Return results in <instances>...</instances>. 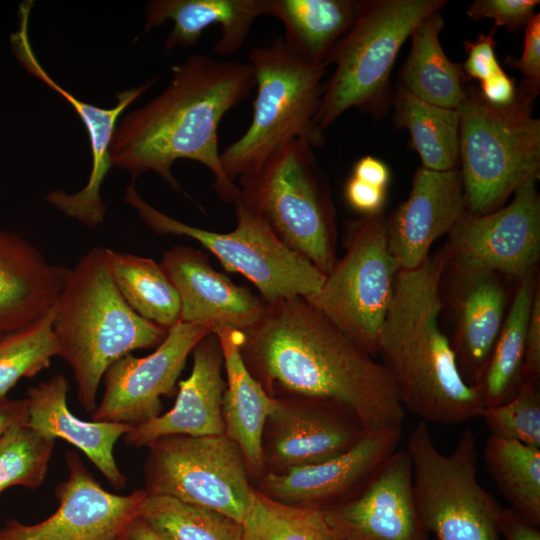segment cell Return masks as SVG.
<instances>
[{
    "label": "cell",
    "instance_id": "6da1fadb",
    "mask_svg": "<svg viewBox=\"0 0 540 540\" xmlns=\"http://www.w3.org/2000/svg\"><path fill=\"white\" fill-rule=\"evenodd\" d=\"M240 352L274 398L338 403L352 410L367 432L403 423L405 410L381 363L304 297L267 303L262 319L242 331Z\"/></svg>",
    "mask_w": 540,
    "mask_h": 540
},
{
    "label": "cell",
    "instance_id": "7a4b0ae2",
    "mask_svg": "<svg viewBox=\"0 0 540 540\" xmlns=\"http://www.w3.org/2000/svg\"><path fill=\"white\" fill-rule=\"evenodd\" d=\"M256 85L249 63L191 54L172 67L167 87L122 118L110 145V163L128 171L133 181L146 171L182 190L172 174L176 160L207 167L219 198L234 203L239 188L225 174L218 147L224 115L247 99Z\"/></svg>",
    "mask_w": 540,
    "mask_h": 540
},
{
    "label": "cell",
    "instance_id": "3957f363",
    "mask_svg": "<svg viewBox=\"0 0 540 540\" xmlns=\"http://www.w3.org/2000/svg\"><path fill=\"white\" fill-rule=\"evenodd\" d=\"M448 263L445 245L416 269L397 273L377 354L404 410L449 426L479 417L484 407L439 326L440 281Z\"/></svg>",
    "mask_w": 540,
    "mask_h": 540
},
{
    "label": "cell",
    "instance_id": "277c9868",
    "mask_svg": "<svg viewBox=\"0 0 540 540\" xmlns=\"http://www.w3.org/2000/svg\"><path fill=\"white\" fill-rule=\"evenodd\" d=\"M53 331L58 356L73 371L77 399L91 413L108 367L132 351L157 347L168 332L125 302L102 247L90 250L69 270L55 304Z\"/></svg>",
    "mask_w": 540,
    "mask_h": 540
},
{
    "label": "cell",
    "instance_id": "5b68a950",
    "mask_svg": "<svg viewBox=\"0 0 540 540\" xmlns=\"http://www.w3.org/2000/svg\"><path fill=\"white\" fill-rule=\"evenodd\" d=\"M539 86L526 82L512 103L495 106L465 89L459 113V162L467 211L500 208L522 184L540 177V119L532 115Z\"/></svg>",
    "mask_w": 540,
    "mask_h": 540
},
{
    "label": "cell",
    "instance_id": "8992f818",
    "mask_svg": "<svg viewBox=\"0 0 540 540\" xmlns=\"http://www.w3.org/2000/svg\"><path fill=\"white\" fill-rule=\"evenodd\" d=\"M254 72L256 98L245 133L220 154L223 170L234 181L259 167L293 140L318 148L324 143L316 125L326 68L317 66L277 37L253 49L248 62Z\"/></svg>",
    "mask_w": 540,
    "mask_h": 540
},
{
    "label": "cell",
    "instance_id": "52a82bcc",
    "mask_svg": "<svg viewBox=\"0 0 540 540\" xmlns=\"http://www.w3.org/2000/svg\"><path fill=\"white\" fill-rule=\"evenodd\" d=\"M238 180L235 201L326 276L336 262L335 211L313 147L290 141Z\"/></svg>",
    "mask_w": 540,
    "mask_h": 540
},
{
    "label": "cell",
    "instance_id": "ba28073f",
    "mask_svg": "<svg viewBox=\"0 0 540 540\" xmlns=\"http://www.w3.org/2000/svg\"><path fill=\"white\" fill-rule=\"evenodd\" d=\"M446 3L360 1L353 25L330 57L329 65L335 68L325 83L317 127L323 132L352 108L375 117L385 115L392 101L390 75L402 45L422 20Z\"/></svg>",
    "mask_w": 540,
    "mask_h": 540
},
{
    "label": "cell",
    "instance_id": "9c48e42d",
    "mask_svg": "<svg viewBox=\"0 0 540 540\" xmlns=\"http://www.w3.org/2000/svg\"><path fill=\"white\" fill-rule=\"evenodd\" d=\"M412 488L422 524L437 540H502L501 505L478 482L476 438L465 429L452 451L441 453L425 421L409 436Z\"/></svg>",
    "mask_w": 540,
    "mask_h": 540
},
{
    "label": "cell",
    "instance_id": "30bf717a",
    "mask_svg": "<svg viewBox=\"0 0 540 540\" xmlns=\"http://www.w3.org/2000/svg\"><path fill=\"white\" fill-rule=\"evenodd\" d=\"M124 198L144 223L158 234L187 236L213 253L223 267L250 280L266 303L294 296L308 297L322 287L325 275L310 261L286 247L261 218L234 202L237 225L228 233L194 227L146 202L134 181Z\"/></svg>",
    "mask_w": 540,
    "mask_h": 540
},
{
    "label": "cell",
    "instance_id": "8fae6325",
    "mask_svg": "<svg viewBox=\"0 0 540 540\" xmlns=\"http://www.w3.org/2000/svg\"><path fill=\"white\" fill-rule=\"evenodd\" d=\"M345 244V255L320 290L304 298L373 356L400 271L388 247L383 214L349 221Z\"/></svg>",
    "mask_w": 540,
    "mask_h": 540
},
{
    "label": "cell",
    "instance_id": "7c38bea8",
    "mask_svg": "<svg viewBox=\"0 0 540 540\" xmlns=\"http://www.w3.org/2000/svg\"><path fill=\"white\" fill-rule=\"evenodd\" d=\"M147 448L143 466L147 495L215 510L242 524L255 487L240 448L226 434L165 436Z\"/></svg>",
    "mask_w": 540,
    "mask_h": 540
},
{
    "label": "cell",
    "instance_id": "4fadbf2b",
    "mask_svg": "<svg viewBox=\"0 0 540 540\" xmlns=\"http://www.w3.org/2000/svg\"><path fill=\"white\" fill-rule=\"evenodd\" d=\"M536 180L514 192L493 212L466 211L449 233L446 247L455 266L521 280L534 272L540 255V198Z\"/></svg>",
    "mask_w": 540,
    "mask_h": 540
},
{
    "label": "cell",
    "instance_id": "5bb4252c",
    "mask_svg": "<svg viewBox=\"0 0 540 540\" xmlns=\"http://www.w3.org/2000/svg\"><path fill=\"white\" fill-rule=\"evenodd\" d=\"M67 478L55 488L58 507L46 519L26 524L7 519L0 540H118L122 530L139 516L147 496L144 489L127 495L105 490L69 450L65 454Z\"/></svg>",
    "mask_w": 540,
    "mask_h": 540
},
{
    "label": "cell",
    "instance_id": "9a60e30c",
    "mask_svg": "<svg viewBox=\"0 0 540 540\" xmlns=\"http://www.w3.org/2000/svg\"><path fill=\"white\" fill-rule=\"evenodd\" d=\"M33 2L21 3L18 11V27L10 35L12 51L25 70L61 95L81 119L89 137L92 169L83 189L76 193H66L56 189L50 191L45 201L70 218H74L88 228L98 227L104 220L106 205L101 199V186L109 172L110 145L120 115L136 99L149 90L158 80L154 77L136 87L117 94V103L106 109L84 102L58 84L43 68L36 57L29 38V18Z\"/></svg>",
    "mask_w": 540,
    "mask_h": 540
},
{
    "label": "cell",
    "instance_id": "2e32d148",
    "mask_svg": "<svg viewBox=\"0 0 540 540\" xmlns=\"http://www.w3.org/2000/svg\"><path fill=\"white\" fill-rule=\"evenodd\" d=\"M211 333L209 327L179 321L149 355L115 361L104 373V393L91 419L136 426L160 415L161 397L174 395L188 355Z\"/></svg>",
    "mask_w": 540,
    "mask_h": 540
},
{
    "label": "cell",
    "instance_id": "e0dca14e",
    "mask_svg": "<svg viewBox=\"0 0 540 540\" xmlns=\"http://www.w3.org/2000/svg\"><path fill=\"white\" fill-rule=\"evenodd\" d=\"M276 399L262 439L266 472L282 473L329 460L351 449L367 433L356 414L338 403L304 397Z\"/></svg>",
    "mask_w": 540,
    "mask_h": 540
},
{
    "label": "cell",
    "instance_id": "ac0fdd59",
    "mask_svg": "<svg viewBox=\"0 0 540 540\" xmlns=\"http://www.w3.org/2000/svg\"><path fill=\"white\" fill-rule=\"evenodd\" d=\"M322 511L336 540H428L405 449H397L354 496Z\"/></svg>",
    "mask_w": 540,
    "mask_h": 540
},
{
    "label": "cell",
    "instance_id": "d6986e66",
    "mask_svg": "<svg viewBox=\"0 0 540 540\" xmlns=\"http://www.w3.org/2000/svg\"><path fill=\"white\" fill-rule=\"evenodd\" d=\"M402 425L367 432L351 449L329 460L266 472L258 491L284 504L324 510L358 493L397 450Z\"/></svg>",
    "mask_w": 540,
    "mask_h": 540
},
{
    "label": "cell",
    "instance_id": "ffe728a7",
    "mask_svg": "<svg viewBox=\"0 0 540 540\" xmlns=\"http://www.w3.org/2000/svg\"><path fill=\"white\" fill-rule=\"evenodd\" d=\"M180 299V320L209 327L244 331L264 316L267 303L247 287L216 271L207 254L186 246L163 253L160 262Z\"/></svg>",
    "mask_w": 540,
    "mask_h": 540
},
{
    "label": "cell",
    "instance_id": "44dd1931",
    "mask_svg": "<svg viewBox=\"0 0 540 540\" xmlns=\"http://www.w3.org/2000/svg\"><path fill=\"white\" fill-rule=\"evenodd\" d=\"M466 211L457 167L446 171L418 168L408 199L386 219L388 247L399 269L422 265L434 241L449 234Z\"/></svg>",
    "mask_w": 540,
    "mask_h": 540
},
{
    "label": "cell",
    "instance_id": "7402d4cb",
    "mask_svg": "<svg viewBox=\"0 0 540 540\" xmlns=\"http://www.w3.org/2000/svg\"><path fill=\"white\" fill-rule=\"evenodd\" d=\"M189 377L178 383L173 407L140 423L124 436L133 448L147 447L171 435L212 436L225 434L222 401L226 381L222 377L223 354L215 333L205 336L192 350Z\"/></svg>",
    "mask_w": 540,
    "mask_h": 540
},
{
    "label": "cell",
    "instance_id": "603a6c76",
    "mask_svg": "<svg viewBox=\"0 0 540 540\" xmlns=\"http://www.w3.org/2000/svg\"><path fill=\"white\" fill-rule=\"evenodd\" d=\"M70 385L56 374L26 393V424L51 439H63L79 449L101 472L112 487L122 490L126 476L114 458V446L133 426L124 423L85 421L74 415L67 404Z\"/></svg>",
    "mask_w": 540,
    "mask_h": 540
},
{
    "label": "cell",
    "instance_id": "cb8c5ba5",
    "mask_svg": "<svg viewBox=\"0 0 540 540\" xmlns=\"http://www.w3.org/2000/svg\"><path fill=\"white\" fill-rule=\"evenodd\" d=\"M69 270L49 263L20 235L0 230V337L43 317L57 302Z\"/></svg>",
    "mask_w": 540,
    "mask_h": 540
},
{
    "label": "cell",
    "instance_id": "d4e9b609",
    "mask_svg": "<svg viewBox=\"0 0 540 540\" xmlns=\"http://www.w3.org/2000/svg\"><path fill=\"white\" fill-rule=\"evenodd\" d=\"M268 0H152L145 8L143 31L173 22L164 49L195 46L204 30L218 25L220 39L213 47L217 56L238 52L256 19L267 14Z\"/></svg>",
    "mask_w": 540,
    "mask_h": 540
},
{
    "label": "cell",
    "instance_id": "484cf974",
    "mask_svg": "<svg viewBox=\"0 0 540 540\" xmlns=\"http://www.w3.org/2000/svg\"><path fill=\"white\" fill-rule=\"evenodd\" d=\"M457 272V330L451 344L463 378L473 386L500 333L507 297L497 274L458 266Z\"/></svg>",
    "mask_w": 540,
    "mask_h": 540
},
{
    "label": "cell",
    "instance_id": "4316f807",
    "mask_svg": "<svg viewBox=\"0 0 540 540\" xmlns=\"http://www.w3.org/2000/svg\"><path fill=\"white\" fill-rule=\"evenodd\" d=\"M226 374L222 417L227 437L240 448L250 476L265 474L262 439L277 399L269 395L247 369L241 352L242 331L218 329Z\"/></svg>",
    "mask_w": 540,
    "mask_h": 540
},
{
    "label": "cell",
    "instance_id": "83f0119b",
    "mask_svg": "<svg viewBox=\"0 0 540 540\" xmlns=\"http://www.w3.org/2000/svg\"><path fill=\"white\" fill-rule=\"evenodd\" d=\"M360 1L268 0L266 16L281 21L284 41L310 63L326 68L353 25Z\"/></svg>",
    "mask_w": 540,
    "mask_h": 540
},
{
    "label": "cell",
    "instance_id": "f1b7e54d",
    "mask_svg": "<svg viewBox=\"0 0 540 540\" xmlns=\"http://www.w3.org/2000/svg\"><path fill=\"white\" fill-rule=\"evenodd\" d=\"M441 10L422 20L411 33V48L399 73V86L431 104L457 109L466 93L462 66L446 56L439 35Z\"/></svg>",
    "mask_w": 540,
    "mask_h": 540
},
{
    "label": "cell",
    "instance_id": "f546056e",
    "mask_svg": "<svg viewBox=\"0 0 540 540\" xmlns=\"http://www.w3.org/2000/svg\"><path fill=\"white\" fill-rule=\"evenodd\" d=\"M537 287L534 272L520 280L487 363L473 385L483 407L507 401L523 381L526 329Z\"/></svg>",
    "mask_w": 540,
    "mask_h": 540
},
{
    "label": "cell",
    "instance_id": "4dcf8cb0",
    "mask_svg": "<svg viewBox=\"0 0 540 540\" xmlns=\"http://www.w3.org/2000/svg\"><path fill=\"white\" fill-rule=\"evenodd\" d=\"M393 121L407 129L422 167L434 171L456 168L459 163V113L457 109L426 102L397 85L392 95Z\"/></svg>",
    "mask_w": 540,
    "mask_h": 540
},
{
    "label": "cell",
    "instance_id": "1f68e13d",
    "mask_svg": "<svg viewBox=\"0 0 540 540\" xmlns=\"http://www.w3.org/2000/svg\"><path fill=\"white\" fill-rule=\"evenodd\" d=\"M106 258L116 288L134 312L166 330L179 322L180 299L160 263L108 248Z\"/></svg>",
    "mask_w": 540,
    "mask_h": 540
},
{
    "label": "cell",
    "instance_id": "d6a6232c",
    "mask_svg": "<svg viewBox=\"0 0 540 540\" xmlns=\"http://www.w3.org/2000/svg\"><path fill=\"white\" fill-rule=\"evenodd\" d=\"M488 473L517 515L540 526V449L489 435L484 447Z\"/></svg>",
    "mask_w": 540,
    "mask_h": 540
},
{
    "label": "cell",
    "instance_id": "836d02e7",
    "mask_svg": "<svg viewBox=\"0 0 540 540\" xmlns=\"http://www.w3.org/2000/svg\"><path fill=\"white\" fill-rule=\"evenodd\" d=\"M162 540H241L242 524L169 496L147 495L139 516Z\"/></svg>",
    "mask_w": 540,
    "mask_h": 540
},
{
    "label": "cell",
    "instance_id": "e575fe53",
    "mask_svg": "<svg viewBox=\"0 0 540 540\" xmlns=\"http://www.w3.org/2000/svg\"><path fill=\"white\" fill-rule=\"evenodd\" d=\"M241 540H336L320 509L276 501L255 488Z\"/></svg>",
    "mask_w": 540,
    "mask_h": 540
},
{
    "label": "cell",
    "instance_id": "d590c367",
    "mask_svg": "<svg viewBox=\"0 0 540 540\" xmlns=\"http://www.w3.org/2000/svg\"><path fill=\"white\" fill-rule=\"evenodd\" d=\"M54 317L55 305L35 323L0 337V400L21 378L34 377L58 356Z\"/></svg>",
    "mask_w": 540,
    "mask_h": 540
},
{
    "label": "cell",
    "instance_id": "8d00e7d4",
    "mask_svg": "<svg viewBox=\"0 0 540 540\" xmlns=\"http://www.w3.org/2000/svg\"><path fill=\"white\" fill-rule=\"evenodd\" d=\"M56 440L20 421L0 437V495L21 486L36 490L45 481Z\"/></svg>",
    "mask_w": 540,
    "mask_h": 540
},
{
    "label": "cell",
    "instance_id": "74e56055",
    "mask_svg": "<svg viewBox=\"0 0 540 540\" xmlns=\"http://www.w3.org/2000/svg\"><path fill=\"white\" fill-rule=\"evenodd\" d=\"M490 435L540 449L539 378H523L507 401L484 407L480 416Z\"/></svg>",
    "mask_w": 540,
    "mask_h": 540
},
{
    "label": "cell",
    "instance_id": "f35d334b",
    "mask_svg": "<svg viewBox=\"0 0 540 540\" xmlns=\"http://www.w3.org/2000/svg\"><path fill=\"white\" fill-rule=\"evenodd\" d=\"M538 0H475L471 2L466 14L472 20L488 18L496 27H505L509 31L524 29L535 14Z\"/></svg>",
    "mask_w": 540,
    "mask_h": 540
},
{
    "label": "cell",
    "instance_id": "ab89813d",
    "mask_svg": "<svg viewBox=\"0 0 540 540\" xmlns=\"http://www.w3.org/2000/svg\"><path fill=\"white\" fill-rule=\"evenodd\" d=\"M494 30L489 34L478 35L475 41L464 42L467 58L461 66L465 80L482 82L502 70L495 54Z\"/></svg>",
    "mask_w": 540,
    "mask_h": 540
},
{
    "label": "cell",
    "instance_id": "60d3db41",
    "mask_svg": "<svg viewBox=\"0 0 540 540\" xmlns=\"http://www.w3.org/2000/svg\"><path fill=\"white\" fill-rule=\"evenodd\" d=\"M506 63L523 74L524 82L540 86V13H535L524 28L522 55L508 57Z\"/></svg>",
    "mask_w": 540,
    "mask_h": 540
},
{
    "label": "cell",
    "instance_id": "b9f144b4",
    "mask_svg": "<svg viewBox=\"0 0 540 540\" xmlns=\"http://www.w3.org/2000/svg\"><path fill=\"white\" fill-rule=\"evenodd\" d=\"M345 198L351 208L362 216L382 214L386 189L363 182L351 176L345 184Z\"/></svg>",
    "mask_w": 540,
    "mask_h": 540
},
{
    "label": "cell",
    "instance_id": "7bdbcfd3",
    "mask_svg": "<svg viewBox=\"0 0 540 540\" xmlns=\"http://www.w3.org/2000/svg\"><path fill=\"white\" fill-rule=\"evenodd\" d=\"M540 377V291L537 287L526 329L523 378Z\"/></svg>",
    "mask_w": 540,
    "mask_h": 540
},
{
    "label": "cell",
    "instance_id": "ee69618b",
    "mask_svg": "<svg viewBox=\"0 0 540 540\" xmlns=\"http://www.w3.org/2000/svg\"><path fill=\"white\" fill-rule=\"evenodd\" d=\"M516 89L515 80L502 69L480 82L479 91L488 103L495 106H506L513 102Z\"/></svg>",
    "mask_w": 540,
    "mask_h": 540
},
{
    "label": "cell",
    "instance_id": "f6af8a7d",
    "mask_svg": "<svg viewBox=\"0 0 540 540\" xmlns=\"http://www.w3.org/2000/svg\"><path fill=\"white\" fill-rule=\"evenodd\" d=\"M500 533L504 540H540L539 527L530 524L510 508L503 509Z\"/></svg>",
    "mask_w": 540,
    "mask_h": 540
},
{
    "label": "cell",
    "instance_id": "bcb514c9",
    "mask_svg": "<svg viewBox=\"0 0 540 540\" xmlns=\"http://www.w3.org/2000/svg\"><path fill=\"white\" fill-rule=\"evenodd\" d=\"M352 176L368 184L387 189L390 170L380 159L367 155L355 163Z\"/></svg>",
    "mask_w": 540,
    "mask_h": 540
},
{
    "label": "cell",
    "instance_id": "7dc6e473",
    "mask_svg": "<svg viewBox=\"0 0 540 540\" xmlns=\"http://www.w3.org/2000/svg\"><path fill=\"white\" fill-rule=\"evenodd\" d=\"M27 403L26 399L0 400V437L12 425L20 421H26Z\"/></svg>",
    "mask_w": 540,
    "mask_h": 540
},
{
    "label": "cell",
    "instance_id": "c3c4849f",
    "mask_svg": "<svg viewBox=\"0 0 540 540\" xmlns=\"http://www.w3.org/2000/svg\"><path fill=\"white\" fill-rule=\"evenodd\" d=\"M118 540H162L140 518H135L122 530Z\"/></svg>",
    "mask_w": 540,
    "mask_h": 540
}]
</instances>
